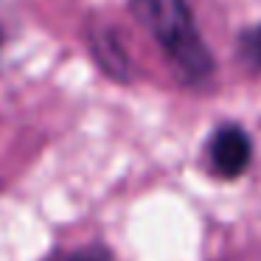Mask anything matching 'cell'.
Returning <instances> with one entry per match:
<instances>
[{
	"instance_id": "obj_1",
	"label": "cell",
	"mask_w": 261,
	"mask_h": 261,
	"mask_svg": "<svg viewBox=\"0 0 261 261\" xmlns=\"http://www.w3.org/2000/svg\"><path fill=\"white\" fill-rule=\"evenodd\" d=\"M138 23L152 34L180 82L202 85L214 73V57L199 37L186 0H129Z\"/></svg>"
},
{
	"instance_id": "obj_2",
	"label": "cell",
	"mask_w": 261,
	"mask_h": 261,
	"mask_svg": "<svg viewBox=\"0 0 261 261\" xmlns=\"http://www.w3.org/2000/svg\"><path fill=\"white\" fill-rule=\"evenodd\" d=\"M205 163L219 180H236L253 163V141L239 124H219L205 143Z\"/></svg>"
},
{
	"instance_id": "obj_3",
	"label": "cell",
	"mask_w": 261,
	"mask_h": 261,
	"mask_svg": "<svg viewBox=\"0 0 261 261\" xmlns=\"http://www.w3.org/2000/svg\"><path fill=\"white\" fill-rule=\"evenodd\" d=\"M239 54L250 68L261 70V23L239 34Z\"/></svg>"
},
{
	"instance_id": "obj_4",
	"label": "cell",
	"mask_w": 261,
	"mask_h": 261,
	"mask_svg": "<svg viewBox=\"0 0 261 261\" xmlns=\"http://www.w3.org/2000/svg\"><path fill=\"white\" fill-rule=\"evenodd\" d=\"M48 261H62V255L57 253V255H51V258H48Z\"/></svg>"
}]
</instances>
